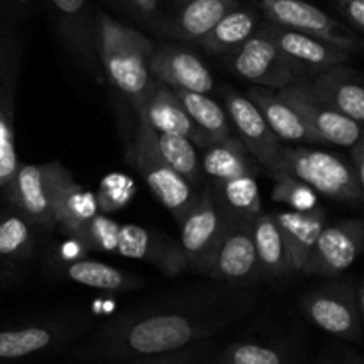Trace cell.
Returning a JSON list of instances; mask_svg holds the SVG:
<instances>
[{"instance_id":"f1b7e54d","label":"cell","mask_w":364,"mask_h":364,"mask_svg":"<svg viewBox=\"0 0 364 364\" xmlns=\"http://www.w3.org/2000/svg\"><path fill=\"white\" fill-rule=\"evenodd\" d=\"M155 135V144L160 156L167 162V166L173 167L181 178L188 181L194 187L201 181V164H199L198 149L194 142L187 137L173 134H159L153 130Z\"/></svg>"},{"instance_id":"f546056e","label":"cell","mask_w":364,"mask_h":364,"mask_svg":"<svg viewBox=\"0 0 364 364\" xmlns=\"http://www.w3.org/2000/svg\"><path fill=\"white\" fill-rule=\"evenodd\" d=\"M212 187L215 188L220 203L231 215L255 219L262 212V198H259V188L256 183L255 173L242 174V176L220 181V183H213Z\"/></svg>"},{"instance_id":"277c9868","label":"cell","mask_w":364,"mask_h":364,"mask_svg":"<svg viewBox=\"0 0 364 364\" xmlns=\"http://www.w3.org/2000/svg\"><path fill=\"white\" fill-rule=\"evenodd\" d=\"M230 212L224 208L215 188L198 192L194 203L180 220V249L188 270L210 274L226 230Z\"/></svg>"},{"instance_id":"d4e9b609","label":"cell","mask_w":364,"mask_h":364,"mask_svg":"<svg viewBox=\"0 0 364 364\" xmlns=\"http://www.w3.org/2000/svg\"><path fill=\"white\" fill-rule=\"evenodd\" d=\"M199 164H201V173L212 178L213 183L256 171L251 153L238 139L233 137L205 146Z\"/></svg>"},{"instance_id":"30bf717a","label":"cell","mask_w":364,"mask_h":364,"mask_svg":"<svg viewBox=\"0 0 364 364\" xmlns=\"http://www.w3.org/2000/svg\"><path fill=\"white\" fill-rule=\"evenodd\" d=\"M277 96L301 114L302 119L309 124V128L318 135L322 142H333L343 148H350L361 139V124L320 102L309 91L308 82L294 80L291 84L281 87Z\"/></svg>"},{"instance_id":"8d00e7d4","label":"cell","mask_w":364,"mask_h":364,"mask_svg":"<svg viewBox=\"0 0 364 364\" xmlns=\"http://www.w3.org/2000/svg\"><path fill=\"white\" fill-rule=\"evenodd\" d=\"M345 16L358 28H364V0H341Z\"/></svg>"},{"instance_id":"5bb4252c","label":"cell","mask_w":364,"mask_h":364,"mask_svg":"<svg viewBox=\"0 0 364 364\" xmlns=\"http://www.w3.org/2000/svg\"><path fill=\"white\" fill-rule=\"evenodd\" d=\"M262 28L276 43L281 53L290 60V64L297 70V73L308 70L322 71L326 68L343 64L350 55L348 50L326 41L322 38H316V36L291 31V28H284L276 23L265 25Z\"/></svg>"},{"instance_id":"8fae6325","label":"cell","mask_w":364,"mask_h":364,"mask_svg":"<svg viewBox=\"0 0 364 364\" xmlns=\"http://www.w3.org/2000/svg\"><path fill=\"white\" fill-rule=\"evenodd\" d=\"M363 245L364 228L361 220H343L323 226L301 270L313 276H340L354 265Z\"/></svg>"},{"instance_id":"2e32d148","label":"cell","mask_w":364,"mask_h":364,"mask_svg":"<svg viewBox=\"0 0 364 364\" xmlns=\"http://www.w3.org/2000/svg\"><path fill=\"white\" fill-rule=\"evenodd\" d=\"M116 252L127 258L144 259L153 263L169 276L187 269L180 244L159 231H149L135 224H123L117 235Z\"/></svg>"},{"instance_id":"7a4b0ae2","label":"cell","mask_w":364,"mask_h":364,"mask_svg":"<svg viewBox=\"0 0 364 364\" xmlns=\"http://www.w3.org/2000/svg\"><path fill=\"white\" fill-rule=\"evenodd\" d=\"M96 43L109 82L127 95L135 109H139L153 85L149 73L153 46L149 39L114 18L102 14Z\"/></svg>"},{"instance_id":"ab89813d","label":"cell","mask_w":364,"mask_h":364,"mask_svg":"<svg viewBox=\"0 0 364 364\" xmlns=\"http://www.w3.org/2000/svg\"><path fill=\"white\" fill-rule=\"evenodd\" d=\"M134 2L137 4L142 11H146V13H151V11H155L159 0H134Z\"/></svg>"},{"instance_id":"4fadbf2b","label":"cell","mask_w":364,"mask_h":364,"mask_svg":"<svg viewBox=\"0 0 364 364\" xmlns=\"http://www.w3.org/2000/svg\"><path fill=\"white\" fill-rule=\"evenodd\" d=\"M259 2L276 25L316 36L348 52L358 48L359 41L354 36L347 34V31L340 27L333 18L311 4L302 0H259Z\"/></svg>"},{"instance_id":"7c38bea8","label":"cell","mask_w":364,"mask_h":364,"mask_svg":"<svg viewBox=\"0 0 364 364\" xmlns=\"http://www.w3.org/2000/svg\"><path fill=\"white\" fill-rule=\"evenodd\" d=\"M233 70L245 80L276 89L291 84L299 75L263 28L235 52Z\"/></svg>"},{"instance_id":"d590c367","label":"cell","mask_w":364,"mask_h":364,"mask_svg":"<svg viewBox=\"0 0 364 364\" xmlns=\"http://www.w3.org/2000/svg\"><path fill=\"white\" fill-rule=\"evenodd\" d=\"M212 341H201L198 345L183 348V350L171 352V354L149 355V358H137L130 361H123L119 364H201L213 354Z\"/></svg>"},{"instance_id":"9a60e30c","label":"cell","mask_w":364,"mask_h":364,"mask_svg":"<svg viewBox=\"0 0 364 364\" xmlns=\"http://www.w3.org/2000/svg\"><path fill=\"white\" fill-rule=\"evenodd\" d=\"M226 114L235 127L238 141L247 148L251 156L265 169H270L279 149V139L272 134L258 107L244 95L230 92L226 98Z\"/></svg>"},{"instance_id":"484cf974","label":"cell","mask_w":364,"mask_h":364,"mask_svg":"<svg viewBox=\"0 0 364 364\" xmlns=\"http://www.w3.org/2000/svg\"><path fill=\"white\" fill-rule=\"evenodd\" d=\"M256 25L258 14L255 11L235 7L199 43L213 53H235L255 34Z\"/></svg>"},{"instance_id":"cb8c5ba5","label":"cell","mask_w":364,"mask_h":364,"mask_svg":"<svg viewBox=\"0 0 364 364\" xmlns=\"http://www.w3.org/2000/svg\"><path fill=\"white\" fill-rule=\"evenodd\" d=\"M171 91L180 100L188 117L194 121L196 128L205 141V146L223 142L231 137L230 119H228L226 110H223V107L213 102L208 95L176 87H171Z\"/></svg>"},{"instance_id":"4dcf8cb0","label":"cell","mask_w":364,"mask_h":364,"mask_svg":"<svg viewBox=\"0 0 364 364\" xmlns=\"http://www.w3.org/2000/svg\"><path fill=\"white\" fill-rule=\"evenodd\" d=\"M34 224L16 210L0 219V259H23L34 247Z\"/></svg>"},{"instance_id":"83f0119b","label":"cell","mask_w":364,"mask_h":364,"mask_svg":"<svg viewBox=\"0 0 364 364\" xmlns=\"http://www.w3.org/2000/svg\"><path fill=\"white\" fill-rule=\"evenodd\" d=\"M66 276L75 283L105 291H127L142 287V279L139 277L107 263L89 262V259L70 263Z\"/></svg>"},{"instance_id":"d6a6232c","label":"cell","mask_w":364,"mask_h":364,"mask_svg":"<svg viewBox=\"0 0 364 364\" xmlns=\"http://www.w3.org/2000/svg\"><path fill=\"white\" fill-rule=\"evenodd\" d=\"M274 178L276 183H274L272 196L276 201L284 203L291 210L299 212L316 208V194L309 185L288 174H274Z\"/></svg>"},{"instance_id":"9c48e42d","label":"cell","mask_w":364,"mask_h":364,"mask_svg":"<svg viewBox=\"0 0 364 364\" xmlns=\"http://www.w3.org/2000/svg\"><path fill=\"white\" fill-rule=\"evenodd\" d=\"M208 276L219 283L242 287L262 277L252 242V219L230 213Z\"/></svg>"},{"instance_id":"d6986e66","label":"cell","mask_w":364,"mask_h":364,"mask_svg":"<svg viewBox=\"0 0 364 364\" xmlns=\"http://www.w3.org/2000/svg\"><path fill=\"white\" fill-rule=\"evenodd\" d=\"M309 91L343 116L361 124L364 119V89L350 68L336 64L322 70L309 84Z\"/></svg>"},{"instance_id":"b9f144b4","label":"cell","mask_w":364,"mask_h":364,"mask_svg":"<svg viewBox=\"0 0 364 364\" xmlns=\"http://www.w3.org/2000/svg\"><path fill=\"white\" fill-rule=\"evenodd\" d=\"M201 364H223V363H219V361H217V359H206V361H203Z\"/></svg>"},{"instance_id":"7402d4cb","label":"cell","mask_w":364,"mask_h":364,"mask_svg":"<svg viewBox=\"0 0 364 364\" xmlns=\"http://www.w3.org/2000/svg\"><path fill=\"white\" fill-rule=\"evenodd\" d=\"M247 98L258 107L263 119L279 141L288 142H322L318 135L302 119L301 114L288 105L277 92L255 87L247 92Z\"/></svg>"},{"instance_id":"60d3db41","label":"cell","mask_w":364,"mask_h":364,"mask_svg":"<svg viewBox=\"0 0 364 364\" xmlns=\"http://www.w3.org/2000/svg\"><path fill=\"white\" fill-rule=\"evenodd\" d=\"M2 60H4V46H2V41H0V75H2Z\"/></svg>"},{"instance_id":"44dd1931","label":"cell","mask_w":364,"mask_h":364,"mask_svg":"<svg viewBox=\"0 0 364 364\" xmlns=\"http://www.w3.org/2000/svg\"><path fill=\"white\" fill-rule=\"evenodd\" d=\"M274 220L283 237L287 255L294 270H301L308 259L316 237L326 226V213L318 208L290 210V212H274Z\"/></svg>"},{"instance_id":"5b68a950","label":"cell","mask_w":364,"mask_h":364,"mask_svg":"<svg viewBox=\"0 0 364 364\" xmlns=\"http://www.w3.org/2000/svg\"><path fill=\"white\" fill-rule=\"evenodd\" d=\"M304 315L326 333L359 341L363 323V288L348 283H331L302 295Z\"/></svg>"},{"instance_id":"ffe728a7","label":"cell","mask_w":364,"mask_h":364,"mask_svg":"<svg viewBox=\"0 0 364 364\" xmlns=\"http://www.w3.org/2000/svg\"><path fill=\"white\" fill-rule=\"evenodd\" d=\"M11 199L18 212L23 213L36 228L53 230V215L50 208L48 194L43 181V166L18 164V169L9 183Z\"/></svg>"},{"instance_id":"f35d334b","label":"cell","mask_w":364,"mask_h":364,"mask_svg":"<svg viewBox=\"0 0 364 364\" xmlns=\"http://www.w3.org/2000/svg\"><path fill=\"white\" fill-rule=\"evenodd\" d=\"M53 6L60 11L63 14H68V16H77V14H82L85 7V0H52Z\"/></svg>"},{"instance_id":"6da1fadb","label":"cell","mask_w":364,"mask_h":364,"mask_svg":"<svg viewBox=\"0 0 364 364\" xmlns=\"http://www.w3.org/2000/svg\"><path fill=\"white\" fill-rule=\"evenodd\" d=\"M259 290L215 281L121 313L75 350L80 361L123 363L171 354L212 340L255 311Z\"/></svg>"},{"instance_id":"52a82bcc","label":"cell","mask_w":364,"mask_h":364,"mask_svg":"<svg viewBox=\"0 0 364 364\" xmlns=\"http://www.w3.org/2000/svg\"><path fill=\"white\" fill-rule=\"evenodd\" d=\"M92 326L84 313H60L31 326L0 331V359H23L82 336Z\"/></svg>"},{"instance_id":"e575fe53","label":"cell","mask_w":364,"mask_h":364,"mask_svg":"<svg viewBox=\"0 0 364 364\" xmlns=\"http://www.w3.org/2000/svg\"><path fill=\"white\" fill-rule=\"evenodd\" d=\"M18 169L11 109L0 100V187L7 185Z\"/></svg>"},{"instance_id":"3957f363","label":"cell","mask_w":364,"mask_h":364,"mask_svg":"<svg viewBox=\"0 0 364 364\" xmlns=\"http://www.w3.org/2000/svg\"><path fill=\"white\" fill-rule=\"evenodd\" d=\"M272 174H288L304 181L315 192L338 201H361L363 185L340 156L309 148H283L270 166Z\"/></svg>"},{"instance_id":"4316f807","label":"cell","mask_w":364,"mask_h":364,"mask_svg":"<svg viewBox=\"0 0 364 364\" xmlns=\"http://www.w3.org/2000/svg\"><path fill=\"white\" fill-rule=\"evenodd\" d=\"M240 0H191L178 14L174 21V32L180 38H205L230 11L238 7Z\"/></svg>"},{"instance_id":"7bdbcfd3","label":"cell","mask_w":364,"mask_h":364,"mask_svg":"<svg viewBox=\"0 0 364 364\" xmlns=\"http://www.w3.org/2000/svg\"><path fill=\"white\" fill-rule=\"evenodd\" d=\"M318 364H338V363L331 361V359H320V361H318Z\"/></svg>"},{"instance_id":"e0dca14e","label":"cell","mask_w":364,"mask_h":364,"mask_svg":"<svg viewBox=\"0 0 364 364\" xmlns=\"http://www.w3.org/2000/svg\"><path fill=\"white\" fill-rule=\"evenodd\" d=\"M149 73L164 85L208 95L213 89V77L208 68L194 53L176 46H164L151 53Z\"/></svg>"},{"instance_id":"836d02e7","label":"cell","mask_w":364,"mask_h":364,"mask_svg":"<svg viewBox=\"0 0 364 364\" xmlns=\"http://www.w3.org/2000/svg\"><path fill=\"white\" fill-rule=\"evenodd\" d=\"M121 224L109 217L96 213L85 226L84 233L80 237V244L87 251L98 252H116L117 249V235H119Z\"/></svg>"},{"instance_id":"74e56055","label":"cell","mask_w":364,"mask_h":364,"mask_svg":"<svg viewBox=\"0 0 364 364\" xmlns=\"http://www.w3.org/2000/svg\"><path fill=\"white\" fill-rule=\"evenodd\" d=\"M350 167L354 171L355 178L364 187V142L359 139L355 144L350 146Z\"/></svg>"},{"instance_id":"603a6c76","label":"cell","mask_w":364,"mask_h":364,"mask_svg":"<svg viewBox=\"0 0 364 364\" xmlns=\"http://www.w3.org/2000/svg\"><path fill=\"white\" fill-rule=\"evenodd\" d=\"M252 242L262 277H281L294 270L272 213L259 212L252 219Z\"/></svg>"},{"instance_id":"ba28073f","label":"cell","mask_w":364,"mask_h":364,"mask_svg":"<svg viewBox=\"0 0 364 364\" xmlns=\"http://www.w3.org/2000/svg\"><path fill=\"white\" fill-rule=\"evenodd\" d=\"M43 181L52 208L53 226L78 242L89 220L98 213L96 198L82 188L70 171L57 162L43 166Z\"/></svg>"},{"instance_id":"8992f818","label":"cell","mask_w":364,"mask_h":364,"mask_svg":"<svg viewBox=\"0 0 364 364\" xmlns=\"http://www.w3.org/2000/svg\"><path fill=\"white\" fill-rule=\"evenodd\" d=\"M134 160L139 173L142 174L155 198L180 223L194 203L198 192H194L192 185L185 178H181L173 167L167 166L156 149L153 130L144 123L139 124L137 135H135Z\"/></svg>"},{"instance_id":"ac0fdd59","label":"cell","mask_w":364,"mask_h":364,"mask_svg":"<svg viewBox=\"0 0 364 364\" xmlns=\"http://www.w3.org/2000/svg\"><path fill=\"white\" fill-rule=\"evenodd\" d=\"M137 114L141 117V123H144L151 130L159 134L181 135L205 148V141L196 128L194 121L188 117L180 100L167 85L153 84L142 105L137 109Z\"/></svg>"},{"instance_id":"1f68e13d","label":"cell","mask_w":364,"mask_h":364,"mask_svg":"<svg viewBox=\"0 0 364 364\" xmlns=\"http://www.w3.org/2000/svg\"><path fill=\"white\" fill-rule=\"evenodd\" d=\"M215 359L223 364H301L290 352L255 341H237L228 345Z\"/></svg>"}]
</instances>
